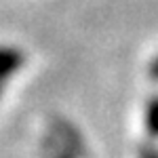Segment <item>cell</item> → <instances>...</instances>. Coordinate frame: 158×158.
<instances>
[{
  "label": "cell",
  "mask_w": 158,
  "mask_h": 158,
  "mask_svg": "<svg viewBox=\"0 0 158 158\" xmlns=\"http://www.w3.org/2000/svg\"><path fill=\"white\" fill-rule=\"evenodd\" d=\"M55 135L63 143V150L70 152L72 156H82L85 154V146H82V139L78 131L74 129L70 122H63V120H57L55 122Z\"/></svg>",
  "instance_id": "obj_1"
},
{
  "label": "cell",
  "mask_w": 158,
  "mask_h": 158,
  "mask_svg": "<svg viewBox=\"0 0 158 158\" xmlns=\"http://www.w3.org/2000/svg\"><path fill=\"white\" fill-rule=\"evenodd\" d=\"M23 53L11 47H0V80L4 82L11 74H15L21 65H23Z\"/></svg>",
  "instance_id": "obj_2"
},
{
  "label": "cell",
  "mask_w": 158,
  "mask_h": 158,
  "mask_svg": "<svg viewBox=\"0 0 158 158\" xmlns=\"http://www.w3.org/2000/svg\"><path fill=\"white\" fill-rule=\"evenodd\" d=\"M146 129L152 137H158V97L150 99L146 108Z\"/></svg>",
  "instance_id": "obj_3"
},
{
  "label": "cell",
  "mask_w": 158,
  "mask_h": 158,
  "mask_svg": "<svg viewBox=\"0 0 158 158\" xmlns=\"http://www.w3.org/2000/svg\"><path fill=\"white\" fill-rule=\"evenodd\" d=\"M139 158H158V150L154 146L146 143V146L139 148Z\"/></svg>",
  "instance_id": "obj_4"
},
{
  "label": "cell",
  "mask_w": 158,
  "mask_h": 158,
  "mask_svg": "<svg viewBox=\"0 0 158 158\" xmlns=\"http://www.w3.org/2000/svg\"><path fill=\"white\" fill-rule=\"evenodd\" d=\"M150 78L152 80H158V57H154L152 63H150Z\"/></svg>",
  "instance_id": "obj_5"
},
{
  "label": "cell",
  "mask_w": 158,
  "mask_h": 158,
  "mask_svg": "<svg viewBox=\"0 0 158 158\" xmlns=\"http://www.w3.org/2000/svg\"><path fill=\"white\" fill-rule=\"evenodd\" d=\"M0 93H2V80H0Z\"/></svg>",
  "instance_id": "obj_6"
}]
</instances>
